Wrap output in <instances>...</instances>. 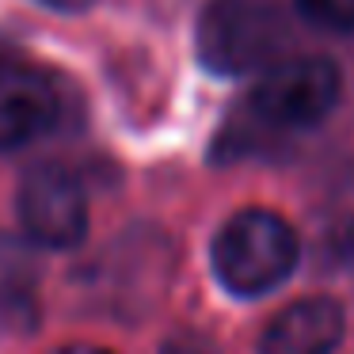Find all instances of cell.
<instances>
[{
  "instance_id": "obj_1",
  "label": "cell",
  "mask_w": 354,
  "mask_h": 354,
  "mask_svg": "<svg viewBox=\"0 0 354 354\" xmlns=\"http://www.w3.org/2000/svg\"><path fill=\"white\" fill-rule=\"evenodd\" d=\"M301 240L274 209H240L217 229L209 244L214 274L232 297H263L293 274Z\"/></svg>"
},
{
  "instance_id": "obj_2",
  "label": "cell",
  "mask_w": 354,
  "mask_h": 354,
  "mask_svg": "<svg viewBox=\"0 0 354 354\" xmlns=\"http://www.w3.org/2000/svg\"><path fill=\"white\" fill-rule=\"evenodd\" d=\"M19 229L42 252H73L88 236V191L62 164H35L16 191Z\"/></svg>"
},
{
  "instance_id": "obj_3",
  "label": "cell",
  "mask_w": 354,
  "mask_h": 354,
  "mask_svg": "<svg viewBox=\"0 0 354 354\" xmlns=\"http://www.w3.org/2000/svg\"><path fill=\"white\" fill-rule=\"evenodd\" d=\"M343 95V77L328 57H293L259 80L252 92V111L274 130H313L335 111Z\"/></svg>"
},
{
  "instance_id": "obj_4",
  "label": "cell",
  "mask_w": 354,
  "mask_h": 354,
  "mask_svg": "<svg viewBox=\"0 0 354 354\" xmlns=\"http://www.w3.org/2000/svg\"><path fill=\"white\" fill-rule=\"evenodd\" d=\"M62 118L54 80L27 65H0V149H24L46 138Z\"/></svg>"
},
{
  "instance_id": "obj_5",
  "label": "cell",
  "mask_w": 354,
  "mask_h": 354,
  "mask_svg": "<svg viewBox=\"0 0 354 354\" xmlns=\"http://www.w3.org/2000/svg\"><path fill=\"white\" fill-rule=\"evenodd\" d=\"M346 331L343 305L331 297H301L274 313L259 335V354H335Z\"/></svg>"
},
{
  "instance_id": "obj_6",
  "label": "cell",
  "mask_w": 354,
  "mask_h": 354,
  "mask_svg": "<svg viewBox=\"0 0 354 354\" xmlns=\"http://www.w3.org/2000/svg\"><path fill=\"white\" fill-rule=\"evenodd\" d=\"M31 240H19L12 232H0V313H16V308H27L35 293V278H39V267H35V252Z\"/></svg>"
},
{
  "instance_id": "obj_7",
  "label": "cell",
  "mask_w": 354,
  "mask_h": 354,
  "mask_svg": "<svg viewBox=\"0 0 354 354\" xmlns=\"http://www.w3.org/2000/svg\"><path fill=\"white\" fill-rule=\"evenodd\" d=\"M301 19L324 31H354V0H293Z\"/></svg>"
},
{
  "instance_id": "obj_8",
  "label": "cell",
  "mask_w": 354,
  "mask_h": 354,
  "mask_svg": "<svg viewBox=\"0 0 354 354\" xmlns=\"http://www.w3.org/2000/svg\"><path fill=\"white\" fill-rule=\"evenodd\" d=\"M54 354H111V351L92 346V343H69V346H62V351H54Z\"/></svg>"
}]
</instances>
